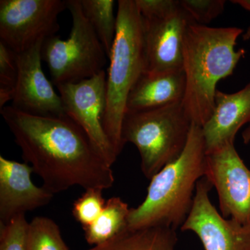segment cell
Instances as JSON below:
<instances>
[{"label":"cell","mask_w":250,"mask_h":250,"mask_svg":"<svg viewBox=\"0 0 250 250\" xmlns=\"http://www.w3.org/2000/svg\"><path fill=\"white\" fill-rule=\"evenodd\" d=\"M1 116L22 151L23 159L52 194L74 186L110 188L115 182L111 166L80 126L65 116L30 114L5 106Z\"/></svg>","instance_id":"6da1fadb"},{"label":"cell","mask_w":250,"mask_h":250,"mask_svg":"<svg viewBox=\"0 0 250 250\" xmlns=\"http://www.w3.org/2000/svg\"><path fill=\"white\" fill-rule=\"evenodd\" d=\"M241 28L210 27L192 23L184 43L186 92L182 104L192 123L202 126L213 113L216 85L233 75L246 54L236 50Z\"/></svg>","instance_id":"7a4b0ae2"},{"label":"cell","mask_w":250,"mask_h":250,"mask_svg":"<svg viewBox=\"0 0 250 250\" xmlns=\"http://www.w3.org/2000/svg\"><path fill=\"white\" fill-rule=\"evenodd\" d=\"M206 171L202 128L192 123L183 152L150 179L144 201L130 210L128 229L182 228L193 205L197 182L205 177Z\"/></svg>","instance_id":"3957f363"},{"label":"cell","mask_w":250,"mask_h":250,"mask_svg":"<svg viewBox=\"0 0 250 250\" xmlns=\"http://www.w3.org/2000/svg\"><path fill=\"white\" fill-rule=\"evenodd\" d=\"M116 37L106 75V105L103 126L117 155L124 144L122 128L130 92L147 70L142 18L135 0H119Z\"/></svg>","instance_id":"277c9868"},{"label":"cell","mask_w":250,"mask_h":250,"mask_svg":"<svg viewBox=\"0 0 250 250\" xmlns=\"http://www.w3.org/2000/svg\"><path fill=\"white\" fill-rule=\"evenodd\" d=\"M192 124L182 102L126 112L122 140L124 146L133 143L139 149L141 170L146 178L151 179L183 152Z\"/></svg>","instance_id":"5b68a950"},{"label":"cell","mask_w":250,"mask_h":250,"mask_svg":"<svg viewBox=\"0 0 250 250\" xmlns=\"http://www.w3.org/2000/svg\"><path fill=\"white\" fill-rule=\"evenodd\" d=\"M72 18L69 37L54 36L44 41L42 59L56 86L77 83L104 70L108 58L96 33L85 17L80 0H65Z\"/></svg>","instance_id":"8992f818"},{"label":"cell","mask_w":250,"mask_h":250,"mask_svg":"<svg viewBox=\"0 0 250 250\" xmlns=\"http://www.w3.org/2000/svg\"><path fill=\"white\" fill-rule=\"evenodd\" d=\"M142 18L147 70H183L184 43L194 22L178 0H135Z\"/></svg>","instance_id":"52a82bcc"},{"label":"cell","mask_w":250,"mask_h":250,"mask_svg":"<svg viewBox=\"0 0 250 250\" xmlns=\"http://www.w3.org/2000/svg\"><path fill=\"white\" fill-rule=\"evenodd\" d=\"M65 9V0H1L0 42L16 54L27 50L56 36Z\"/></svg>","instance_id":"ba28073f"},{"label":"cell","mask_w":250,"mask_h":250,"mask_svg":"<svg viewBox=\"0 0 250 250\" xmlns=\"http://www.w3.org/2000/svg\"><path fill=\"white\" fill-rule=\"evenodd\" d=\"M65 115L84 131L94 147L110 166L116 161L114 148L103 126L106 105L104 70L77 83L57 86Z\"/></svg>","instance_id":"9c48e42d"},{"label":"cell","mask_w":250,"mask_h":250,"mask_svg":"<svg viewBox=\"0 0 250 250\" xmlns=\"http://www.w3.org/2000/svg\"><path fill=\"white\" fill-rule=\"evenodd\" d=\"M205 177L216 189L224 218L250 225V170L234 143L207 154Z\"/></svg>","instance_id":"30bf717a"},{"label":"cell","mask_w":250,"mask_h":250,"mask_svg":"<svg viewBox=\"0 0 250 250\" xmlns=\"http://www.w3.org/2000/svg\"><path fill=\"white\" fill-rule=\"evenodd\" d=\"M212 187L206 177L197 182L193 205L181 230L195 233L205 250H250V225L224 218L210 202Z\"/></svg>","instance_id":"8fae6325"},{"label":"cell","mask_w":250,"mask_h":250,"mask_svg":"<svg viewBox=\"0 0 250 250\" xmlns=\"http://www.w3.org/2000/svg\"><path fill=\"white\" fill-rule=\"evenodd\" d=\"M43 42L16 54L18 81L11 106L36 116H65L62 98L42 70Z\"/></svg>","instance_id":"7c38bea8"},{"label":"cell","mask_w":250,"mask_h":250,"mask_svg":"<svg viewBox=\"0 0 250 250\" xmlns=\"http://www.w3.org/2000/svg\"><path fill=\"white\" fill-rule=\"evenodd\" d=\"M34 169L27 163H19L0 156V224L16 215L48 205L54 194L33 183Z\"/></svg>","instance_id":"4fadbf2b"},{"label":"cell","mask_w":250,"mask_h":250,"mask_svg":"<svg viewBox=\"0 0 250 250\" xmlns=\"http://www.w3.org/2000/svg\"><path fill=\"white\" fill-rule=\"evenodd\" d=\"M250 123V81L236 93L217 90L213 113L202 126L207 154L234 143L242 126Z\"/></svg>","instance_id":"5bb4252c"},{"label":"cell","mask_w":250,"mask_h":250,"mask_svg":"<svg viewBox=\"0 0 250 250\" xmlns=\"http://www.w3.org/2000/svg\"><path fill=\"white\" fill-rule=\"evenodd\" d=\"M185 92L184 70L159 73L144 72L130 92L126 112L145 111L181 103Z\"/></svg>","instance_id":"9a60e30c"},{"label":"cell","mask_w":250,"mask_h":250,"mask_svg":"<svg viewBox=\"0 0 250 250\" xmlns=\"http://www.w3.org/2000/svg\"><path fill=\"white\" fill-rule=\"evenodd\" d=\"M177 241V232L173 229H126L113 239L87 250H174Z\"/></svg>","instance_id":"2e32d148"},{"label":"cell","mask_w":250,"mask_h":250,"mask_svg":"<svg viewBox=\"0 0 250 250\" xmlns=\"http://www.w3.org/2000/svg\"><path fill=\"white\" fill-rule=\"evenodd\" d=\"M130 210L121 197L108 199L98 218L83 228L85 241L96 246L113 239L127 229Z\"/></svg>","instance_id":"e0dca14e"},{"label":"cell","mask_w":250,"mask_h":250,"mask_svg":"<svg viewBox=\"0 0 250 250\" xmlns=\"http://www.w3.org/2000/svg\"><path fill=\"white\" fill-rule=\"evenodd\" d=\"M80 1L83 14L109 58L116 34L115 1L113 0H80Z\"/></svg>","instance_id":"ac0fdd59"},{"label":"cell","mask_w":250,"mask_h":250,"mask_svg":"<svg viewBox=\"0 0 250 250\" xmlns=\"http://www.w3.org/2000/svg\"><path fill=\"white\" fill-rule=\"evenodd\" d=\"M27 250H70L62 239L60 229L52 219L36 217L29 223Z\"/></svg>","instance_id":"d6986e66"},{"label":"cell","mask_w":250,"mask_h":250,"mask_svg":"<svg viewBox=\"0 0 250 250\" xmlns=\"http://www.w3.org/2000/svg\"><path fill=\"white\" fill-rule=\"evenodd\" d=\"M17 81L16 54L0 42V109L14 99Z\"/></svg>","instance_id":"ffe728a7"},{"label":"cell","mask_w":250,"mask_h":250,"mask_svg":"<svg viewBox=\"0 0 250 250\" xmlns=\"http://www.w3.org/2000/svg\"><path fill=\"white\" fill-rule=\"evenodd\" d=\"M103 189L88 188L75 200L72 207V215L82 227L85 228L98 218L106 205Z\"/></svg>","instance_id":"44dd1931"},{"label":"cell","mask_w":250,"mask_h":250,"mask_svg":"<svg viewBox=\"0 0 250 250\" xmlns=\"http://www.w3.org/2000/svg\"><path fill=\"white\" fill-rule=\"evenodd\" d=\"M28 227L24 213L0 224V250H27Z\"/></svg>","instance_id":"7402d4cb"},{"label":"cell","mask_w":250,"mask_h":250,"mask_svg":"<svg viewBox=\"0 0 250 250\" xmlns=\"http://www.w3.org/2000/svg\"><path fill=\"white\" fill-rule=\"evenodd\" d=\"M184 11L196 24L207 25L222 14L225 0H179Z\"/></svg>","instance_id":"603a6c76"},{"label":"cell","mask_w":250,"mask_h":250,"mask_svg":"<svg viewBox=\"0 0 250 250\" xmlns=\"http://www.w3.org/2000/svg\"><path fill=\"white\" fill-rule=\"evenodd\" d=\"M231 2L239 5L242 8L250 12V0H233Z\"/></svg>","instance_id":"cb8c5ba5"},{"label":"cell","mask_w":250,"mask_h":250,"mask_svg":"<svg viewBox=\"0 0 250 250\" xmlns=\"http://www.w3.org/2000/svg\"><path fill=\"white\" fill-rule=\"evenodd\" d=\"M242 139L245 144H249L250 143V123L248 124L244 131L242 132Z\"/></svg>","instance_id":"d4e9b609"}]
</instances>
